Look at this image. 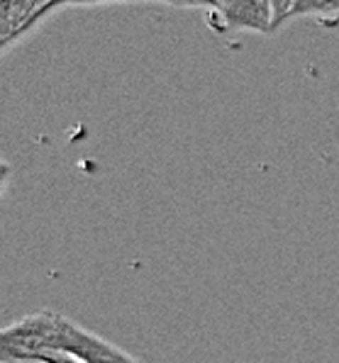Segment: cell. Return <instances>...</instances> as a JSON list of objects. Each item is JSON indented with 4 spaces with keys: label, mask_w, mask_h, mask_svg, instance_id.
Returning a JSON list of instances; mask_svg holds the SVG:
<instances>
[{
    "label": "cell",
    "mask_w": 339,
    "mask_h": 363,
    "mask_svg": "<svg viewBox=\"0 0 339 363\" xmlns=\"http://www.w3.org/2000/svg\"><path fill=\"white\" fill-rule=\"evenodd\" d=\"M42 354H64L81 363H142L54 310L32 312L0 334L3 363H32Z\"/></svg>",
    "instance_id": "obj_1"
},
{
    "label": "cell",
    "mask_w": 339,
    "mask_h": 363,
    "mask_svg": "<svg viewBox=\"0 0 339 363\" xmlns=\"http://www.w3.org/2000/svg\"><path fill=\"white\" fill-rule=\"evenodd\" d=\"M213 25L220 32H264L274 35V13L269 0H220L213 10Z\"/></svg>",
    "instance_id": "obj_2"
},
{
    "label": "cell",
    "mask_w": 339,
    "mask_h": 363,
    "mask_svg": "<svg viewBox=\"0 0 339 363\" xmlns=\"http://www.w3.org/2000/svg\"><path fill=\"white\" fill-rule=\"evenodd\" d=\"M330 18V15H339V0H296L293 5V18Z\"/></svg>",
    "instance_id": "obj_3"
},
{
    "label": "cell",
    "mask_w": 339,
    "mask_h": 363,
    "mask_svg": "<svg viewBox=\"0 0 339 363\" xmlns=\"http://www.w3.org/2000/svg\"><path fill=\"white\" fill-rule=\"evenodd\" d=\"M269 5H271V13H274V32H276L283 22L291 20L296 0H269Z\"/></svg>",
    "instance_id": "obj_4"
},
{
    "label": "cell",
    "mask_w": 339,
    "mask_h": 363,
    "mask_svg": "<svg viewBox=\"0 0 339 363\" xmlns=\"http://www.w3.org/2000/svg\"><path fill=\"white\" fill-rule=\"evenodd\" d=\"M174 8H203V10H218L220 0H169Z\"/></svg>",
    "instance_id": "obj_5"
},
{
    "label": "cell",
    "mask_w": 339,
    "mask_h": 363,
    "mask_svg": "<svg viewBox=\"0 0 339 363\" xmlns=\"http://www.w3.org/2000/svg\"><path fill=\"white\" fill-rule=\"evenodd\" d=\"M32 363H81V361L71 359V356H64V354H42Z\"/></svg>",
    "instance_id": "obj_6"
},
{
    "label": "cell",
    "mask_w": 339,
    "mask_h": 363,
    "mask_svg": "<svg viewBox=\"0 0 339 363\" xmlns=\"http://www.w3.org/2000/svg\"><path fill=\"white\" fill-rule=\"evenodd\" d=\"M98 3H120V0H66V5H98Z\"/></svg>",
    "instance_id": "obj_7"
},
{
    "label": "cell",
    "mask_w": 339,
    "mask_h": 363,
    "mask_svg": "<svg viewBox=\"0 0 339 363\" xmlns=\"http://www.w3.org/2000/svg\"><path fill=\"white\" fill-rule=\"evenodd\" d=\"M161 3H169V0H161Z\"/></svg>",
    "instance_id": "obj_8"
}]
</instances>
